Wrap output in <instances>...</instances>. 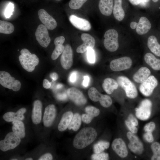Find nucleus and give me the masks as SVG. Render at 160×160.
Instances as JSON below:
<instances>
[{
	"label": "nucleus",
	"mask_w": 160,
	"mask_h": 160,
	"mask_svg": "<svg viewBox=\"0 0 160 160\" xmlns=\"http://www.w3.org/2000/svg\"><path fill=\"white\" fill-rule=\"evenodd\" d=\"M97 136V131L94 128L92 127L83 128L74 137L72 143L73 147L77 150L84 149L94 142Z\"/></svg>",
	"instance_id": "nucleus-1"
},
{
	"label": "nucleus",
	"mask_w": 160,
	"mask_h": 160,
	"mask_svg": "<svg viewBox=\"0 0 160 160\" xmlns=\"http://www.w3.org/2000/svg\"><path fill=\"white\" fill-rule=\"evenodd\" d=\"M20 53L21 55L19 56V60L22 66L27 71L32 72L39 63V58L36 55L31 53L25 48L22 49Z\"/></svg>",
	"instance_id": "nucleus-2"
},
{
	"label": "nucleus",
	"mask_w": 160,
	"mask_h": 160,
	"mask_svg": "<svg viewBox=\"0 0 160 160\" xmlns=\"http://www.w3.org/2000/svg\"><path fill=\"white\" fill-rule=\"evenodd\" d=\"M126 136L129 141L127 145L129 151L136 155H142L144 151V146L139 137L129 131L127 132Z\"/></svg>",
	"instance_id": "nucleus-3"
},
{
	"label": "nucleus",
	"mask_w": 160,
	"mask_h": 160,
	"mask_svg": "<svg viewBox=\"0 0 160 160\" xmlns=\"http://www.w3.org/2000/svg\"><path fill=\"white\" fill-rule=\"evenodd\" d=\"M152 103L148 99L143 100L135 109V114L138 119L146 121L149 119L152 113Z\"/></svg>",
	"instance_id": "nucleus-4"
},
{
	"label": "nucleus",
	"mask_w": 160,
	"mask_h": 160,
	"mask_svg": "<svg viewBox=\"0 0 160 160\" xmlns=\"http://www.w3.org/2000/svg\"><path fill=\"white\" fill-rule=\"evenodd\" d=\"M103 44L105 48L110 52L116 51L119 47L118 33L115 29L107 30L104 35Z\"/></svg>",
	"instance_id": "nucleus-5"
},
{
	"label": "nucleus",
	"mask_w": 160,
	"mask_h": 160,
	"mask_svg": "<svg viewBox=\"0 0 160 160\" xmlns=\"http://www.w3.org/2000/svg\"><path fill=\"white\" fill-rule=\"evenodd\" d=\"M119 85L124 91L126 96L131 99L136 98L138 95V91L134 84L127 77L120 76L117 79Z\"/></svg>",
	"instance_id": "nucleus-6"
},
{
	"label": "nucleus",
	"mask_w": 160,
	"mask_h": 160,
	"mask_svg": "<svg viewBox=\"0 0 160 160\" xmlns=\"http://www.w3.org/2000/svg\"><path fill=\"white\" fill-rule=\"evenodd\" d=\"M0 84L3 87L17 92L21 87V84L18 80L15 79L9 73L5 71H0Z\"/></svg>",
	"instance_id": "nucleus-7"
},
{
	"label": "nucleus",
	"mask_w": 160,
	"mask_h": 160,
	"mask_svg": "<svg viewBox=\"0 0 160 160\" xmlns=\"http://www.w3.org/2000/svg\"><path fill=\"white\" fill-rule=\"evenodd\" d=\"M20 138L13 132L8 133L4 139L0 141V149L6 151L15 148L20 143Z\"/></svg>",
	"instance_id": "nucleus-8"
},
{
	"label": "nucleus",
	"mask_w": 160,
	"mask_h": 160,
	"mask_svg": "<svg viewBox=\"0 0 160 160\" xmlns=\"http://www.w3.org/2000/svg\"><path fill=\"white\" fill-rule=\"evenodd\" d=\"M111 148L116 155L121 159H125L128 155L129 150L127 145L121 138L114 139L112 142Z\"/></svg>",
	"instance_id": "nucleus-9"
},
{
	"label": "nucleus",
	"mask_w": 160,
	"mask_h": 160,
	"mask_svg": "<svg viewBox=\"0 0 160 160\" xmlns=\"http://www.w3.org/2000/svg\"><path fill=\"white\" fill-rule=\"evenodd\" d=\"M132 64V60L130 57L124 56L112 60L110 63V67L113 71H119L129 69Z\"/></svg>",
	"instance_id": "nucleus-10"
},
{
	"label": "nucleus",
	"mask_w": 160,
	"mask_h": 160,
	"mask_svg": "<svg viewBox=\"0 0 160 160\" xmlns=\"http://www.w3.org/2000/svg\"><path fill=\"white\" fill-rule=\"evenodd\" d=\"M158 84V81L156 78L153 75H150L145 81L141 83L139 90L143 96L149 97L152 94Z\"/></svg>",
	"instance_id": "nucleus-11"
},
{
	"label": "nucleus",
	"mask_w": 160,
	"mask_h": 160,
	"mask_svg": "<svg viewBox=\"0 0 160 160\" xmlns=\"http://www.w3.org/2000/svg\"><path fill=\"white\" fill-rule=\"evenodd\" d=\"M35 35L39 44L42 47L46 48L51 41L48 29L43 24L39 25L36 30Z\"/></svg>",
	"instance_id": "nucleus-12"
},
{
	"label": "nucleus",
	"mask_w": 160,
	"mask_h": 160,
	"mask_svg": "<svg viewBox=\"0 0 160 160\" xmlns=\"http://www.w3.org/2000/svg\"><path fill=\"white\" fill-rule=\"evenodd\" d=\"M67 95L69 99L77 105L82 106L87 103L86 98L83 93L75 87L69 88Z\"/></svg>",
	"instance_id": "nucleus-13"
},
{
	"label": "nucleus",
	"mask_w": 160,
	"mask_h": 160,
	"mask_svg": "<svg viewBox=\"0 0 160 160\" xmlns=\"http://www.w3.org/2000/svg\"><path fill=\"white\" fill-rule=\"evenodd\" d=\"M61 64L64 69H70L73 63V53L70 45L66 44L62 52L60 59Z\"/></svg>",
	"instance_id": "nucleus-14"
},
{
	"label": "nucleus",
	"mask_w": 160,
	"mask_h": 160,
	"mask_svg": "<svg viewBox=\"0 0 160 160\" xmlns=\"http://www.w3.org/2000/svg\"><path fill=\"white\" fill-rule=\"evenodd\" d=\"M39 19L48 30H53L57 26L56 20L44 9H41L38 12Z\"/></svg>",
	"instance_id": "nucleus-15"
},
{
	"label": "nucleus",
	"mask_w": 160,
	"mask_h": 160,
	"mask_svg": "<svg viewBox=\"0 0 160 160\" xmlns=\"http://www.w3.org/2000/svg\"><path fill=\"white\" fill-rule=\"evenodd\" d=\"M56 110L53 104H50L47 106L44 111L43 119L44 126L49 127L52 124L56 116Z\"/></svg>",
	"instance_id": "nucleus-16"
},
{
	"label": "nucleus",
	"mask_w": 160,
	"mask_h": 160,
	"mask_svg": "<svg viewBox=\"0 0 160 160\" xmlns=\"http://www.w3.org/2000/svg\"><path fill=\"white\" fill-rule=\"evenodd\" d=\"M69 19L72 25L78 29L87 31L91 28L90 22L85 19L79 17L74 15H71Z\"/></svg>",
	"instance_id": "nucleus-17"
},
{
	"label": "nucleus",
	"mask_w": 160,
	"mask_h": 160,
	"mask_svg": "<svg viewBox=\"0 0 160 160\" xmlns=\"http://www.w3.org/2000/svg\"><path fill=\"white\" fill-rule=\"evenodd\" d=\"M81 38L83 43L77 48L76 51L77 53H83L87 50L88 48L94 47L95 40L90 35L87 33H83L81 35Z\"/></svg>",
	"instance_id": "nucleus-18"
},
{
	"label": "nucleus",
	"mask_w": 160,
	"mask_h": 160,
	"mask_svg": "<svg viewBox=\"0 0 160 160\" xmlns=\"http://www.w3.org/2000/svg\"><path fill=\"white\" fill-rule=\"evenodd\" d=\"M26 109L23 108L20 109L16 112L11 111L5 113L3 118L6 121L12 122L16 120H23L25 118L24 114L26 112Z\"/></svg>",
	"instance_id": "nucleus-19"
},
{
	"label": "nucleus",
	"mask_w": 160,
	"mask_h": 160,
	"mask_svg": "<svg viewBox=\"0 0 160 160\" xmlns=\"http://www.w3.org/2000/svg\"><path fill=\"white\" fill-rule=\"evenodd\" d=\"M65 41V38L63 36L57 37L55 38L54 43L55 47L52 54L51 57L53 60L57 59L62 54L65 47L63 45Z\"/></svg>",
	"instance_id": "nucleus-20"
},
{
	"label": "nucleus",
	"mask_w": 160,
	"mask_h": 160,
	"mask_svg": "<svg viewBox=\"0 0 160 160\" xmlns=\"http://www.w3.org/2000/svg\"><path fill=\"white\" fill-rule=\"evenodd\" d=\"M42 104L39 100L35 101L33 103L31 119L33 122L35 124H39L41 121L42 116Z\"/></svg>",
	"instance_id": "nucleus-21"
},
{
	"label": "nucleus",
	"mask_w": 160,
	"mask_h": 160,
	"mask_svg": "<svg viewBox=\"0 0 160 160\" xmlns=\"http://www.w3.org/2000/svg\"><path fill=\"white\" fill-rule=\"evenodd\" d=\"M151 24L146 17H141L137 23L136 32L139 35H143L147 33L151 28Z\"/></svg>",
	"instance_id": "nucleus-22"
},
{
	"label": "nucleus",
	"mask_w": 160,
	"mask_h": 160,
	"mask_svg": "<svg viewBox=\"0 0 160 160\" xmlns=\"http://www.w3.org/2000/svg\"><path fill=\"white\" fill-rule=\"evenodd\" d=\"M113 0H100L98 7L101 13L106 16L110 15L113 12Z\"/></svg>",
	"instance_id": "nucleus-23"
},
{
	"label": "nucleus",
	"mask_w": 160,
	"mask_h": 160,
	"mask_svg": "<svg viewBox=\"0 0 160 160\" xmlns=\"http://www.w3.org/2000/svg\"><path fill=\"white\" fill-rule=\"evenodd\" d=\"M151 72L146 67L140 68L134 74L133 79L135 82L141 83L145 81L150 76Z\"/></svg>",
	"instance_id": "nucleus-24"
},
{
	"label": "nucleus",
	"mask_w": 160,
	"mask_h": 160,
	"mask_svg": "<svg viewBox=\"0 0 160 160\" xmlns=\"http://www.w3.org/2000/svg\"><path fill=\"white\" fill-rule=\"evenodd\" d=\"M73 115V112L70 111L63 114L58 125V129L60 131H64L68 128Z\"/></svg>",
	"instance_id": "nucleus-25"
},
{
	"label": "nucleus",
	"mask_w": 160,
	"mask_h": 160,
	"mask_svg": "<svg viewBox=\"0 0 160 160\" xmlns=\"http://www.w3.org/2000/svg\"><path fill=\"white\" fill-rule=\"evenodd\" d=\"M119 85L117 81L114 79L109 78L105 79L102 85L104 90L109 95L111 94L114 90L117 89Z\"/></svg>",
	"instance_id": "nucleus-26"
},
{
	"label": "nucleus",
	"mask_w": 160,
	"mask_h": 160,
	"mask_svg": "<svg viewBox=\"0 0 160 160\" xmlns=\"http://www.w3.org/2000/svg\"><path fill=\"white\" fill-rule=\"evenodd\" d=\"M122 0H114L113 12L115 18L121 21L124 18L125 12L122 6Z\"/></svg>",
	"instance_id": "nucleus-27"
},
{
	"label": "nucleus",
	"mask_w": 160,
	"mask_h": 160,
	"mask_svg": "<svg viewBox=\"0 0 160 160\" xmlns=\"http://www.w3.org/2000/svg\"><path fill=\"white\" fill-rule=\"evenodd\" d=\"M145 63L152 69L156 71L160 70V60L156 58L153 54L147 53L144 55Z\"/></svg>",
	"instance_id": "nucleus-28"
},
{
	"label": "nucleus",
	"mask_w": 160,
	"mask_h": 160,
	"mask_svg": "<svg viewBox=\"0 0 160 160\" xmlns=\"http://www.w3.org/2000/svg\"><path fill=\"white\" fill-rule=\"evenodd\" d=\"M147 46L151 52L156 55L160 57V44L155 36L152 35L148 37Z\"/></svg>",
	"instance_id": "nucleus-29"
},
{
	"label": "nucleus",
	"mask_w": 160,
	"mask_h": 160,
	"mask_svg": "<svg viewBox=\"0 0 160 160\" xmlns=\"http://www.w3.org/2000/svg\"><path fill=\"white\" fill-rule=\"evenodd\" d=\"M13 132L17 135L20 138H23L25 136L24 125L21 120H16L12 122Z\"/></svg>",
	"instance_id": "nucleus-30"
},
{
	"label": "nucleus",
	"mask_w": 160,
	"mask_h": 160,
	"mask_svg": "<svg viewBox=\"0 0 160 160\" xmlns=\"http://www.w3.org/2000/svg\"><path fill=\"white\" fill-rule=\"evenodd\" d=\"M82 121L81 115L78 113H75L68 127V129L74 131L78 130L81 127Z\"/></svg>",
	"instance_id": "nucleus-31"
},
{
	"label": "nucleus",
	"mask_w": 160,
	"mask_h": 160,
	"mask_svg": "<svg viewBox=\"0 0 160 160\" xmlns=\"http://www.w3.org/2000/svg\"><path fill=\"white\" fill-rule=\"evenodd\" d=\"M14 25L11 23L5 20H0V33L10 34L14 30Z\"/></svg>",
	"instance_id": "nucleus-32"
},
{
	"label": "nucleus",
	"mask_w": 160,
	"mask_h": 160,
	"mask_svg": "<svg viewBox=\"0 0 160 160\" xmlns=\"http://www.w3.org/2000/svg\"><path fill=\"white\" fill-rule=\"evenodd\" d=\"M110 143L105 140H100L95 144L93 147L94 153H98L104 152L110 147Z\"/></svg>",
	"instance_id": "nucleus-33"
},
{
	"label": "nucleus",
	"mask_w": 160,
	"mask_h": 160,
	"mask_svg": "<svg viewBox=\"0 0 160 160\" xmlns=\"http://www.w3.org/2000/svg\"><path fill=\"white\" fill-rule=\"evenodd\" d=\"M88 94L90 99L95 102L99 101L102 95L94 87H91L89 89Z\"/></svg>",
	"instance_id": "nucleus-34"
},
{
	"label": "nucleus",
	"mask_w": 160,
	"mask_h": 160,
	"mask_svg": "<svg viewBox=\"0 0 160 160\" xmlns=\"http://www.w3.org/2000/svg\"><path fill=\"white\" fill-rule=\"evenodd\" d=\"M99 101L101 105L105 108L110 107L112 104L111 98L107 95L102 94Z\"/></svg>",
	"instance_id": "nucleus-35"
},
{
	"label": "nucleus",
	"mask_w": 160,
	"mask_h": 160,
	"mask_svg": "<svg viewBox=\"0 0 160 160\" xmlns=\"http://www.w3.org/2000/svg\"><path fill=\"white\" fill-rule=\"evenodd\" d=\"M88 0H70L68 4L69 7L73 9L81 8Z\"/></svg>",
	"instance_id": "nucleus-36"
},
{
	"label": "nucleus",
	"mask_w": 160,
	"mask_h": 160,
	"mask_svg": "<svg viewBox=\"0 0 160 160\" xmlns=\"http://www.w3.org/2000/svg\"><path fill=\"white\" fill-rule=\"evenodd\" d=\"M85 111L86 113L93 118L96 117L98 116L100 114V110L92 106H88L85 108Z\"/></svg>",
	"instance_id": "nucleus-37"
},
{
	"label": "nucleus",
	"mask_w": 160,
	"mask_h": 160,
	"mask_svg": "<svg viewBox=\"0 0 160 160\" xmlns=\"http://www.w3.org/2000/svg\"><path fill=\"white\" fill-rule=\"evenodd\" d=\"M91 158L93 160H108L109 159V156L108 153L104 151L94 153L91 155Z\"/></svg>",
	"instance_id": "nucleus-38"
},
{
	"label": "nucleus",
	"mask_w": 160,
	"mask_h": 160,
	"mask_svg": "<svg viewBox=\"0 0 160 160\" xmlns=\"http://www.w3.org/2000/svg\"><path fill=\"white\" fill-rule=\"evenodd\" d=\"M124 124L128 131L135 134L138 132V128L137 127L134 125L127 119L124 120Z\"/></svg>",
	"instance_id": "nucleus-39"
},
{
	"label": "nucleus",
	"mask_w": 160,
	"mask_h": 160,
	"mask_svg": "<svg viewBox=\"0 0 160 160\" xmlns=\"http://www.w3.org/2000/svg\"><path fill=\"white\" fill-rule=\"evenodd\" d=\"M156 125L153 121H150L147 123L144 126L143 130L144 132H152L156 128Z\"/></svg>",
	"instance_id": "nucleus-40"
},
{
	"label": "nucleus",
	"mask_w": 160,
	"mask_h": 160,
	"mask_svg": "<svg viewBox=\"0 0 160 160\" xmlns=\"http://www.w3.org/2000/svg\"><path fill=\"white\" fill-rule=\"evenodd\" d=\"M87 58L89 63H93L95 62V55L93 48L89 47L87 50Z\"/></svg>",
	"instance_id": "nucleus-41"
},
{
	"label": "nucleus",
	"mask_w": 160,
	"mask_h": 160,
	"mask_svg": "<svg viewBox=\"0 0 160 160\" xmlns=\"http://www.w3.org/2000/svg\"><path fill=\"white\" fill-rule=\"evenodd\" d=\"M150 147L153 155L160 154V143H159L157 142L152 143Z\"/></svg>",
	"instance_id": "nucleus-42"
},
{
	"label": "nucleus",
	"mask_w": 160,
	"mask_h": 160,
	"mask_svg": "<svg viewBox=\"0 0 160 160\" xmlns=\"http://www.w3.org/2000/svg\"><path fill=\"white\" fill-rule=\"evenodd\" d=\"M134 125L137 127L139 124L138 119L136 116L135 114L132 113H129L126 118Z\"/></svg>",
	"instance_id": "nucleus-43"
},
{
	"label": "nucleus",
	"mask_w": 160,
	"mask_h": 160,
	"mask_svg": "<svg viewBox=\"0 0 160 160\" xmlns=\"http://www.w3.org/2000/svg\"><path fill=\"white\" fill-rule=\"evenodd\" d=\"M143 138L146 142L149 143H152L154 140L152 132H144L143 135Z\"/></svg>",
	"instance_id": "nucleus-44"
},
{
	"label": "nucleus",
	"mask_w": 160,
	"mask_h": 160,
	"mask_svg": "<svg viewBox=\"0 0 160 160\" xmlns=\"http://www.w3.org/2000/svg\"><path fill=\"white\" fill-rule=\"evenodd\" d=\"M13 11V5L10 3L7 6L5 11V15L7 18H9L12 14Z\"/></svg>",
	"instance_id": "nucleus-45"
},
{
	"label": "nucleus",
	"mask_w": 160,
	"mask_h": 160,
	"mask_svg": "<svg viewBox=\"0 0 160 160\" xmlns=\"http://www.w3.org/2000/svg\"><path fill=\"white\" fill-rule=\"evenodd\" d=\"M81 117L82 121L87 124L90 123L94 118L86 113L82 114Z\"/></svg>",
	"instance_id": "nucleus-46"
},
{
	"label": "nucleus",
	"mask_w": 160,
	"mask_h": 160,
	"mask_svg": "<svg viewBox=\"0 0 160 160\" xmlns=\"http://www.w3.org/2000/svg\"><path fill=\"white\" fill-rule=\"evenodd\" d=\"M53 159V156L49 153H46L41 156L38 159L39 160H51Z\"/></svg>",
	"instance_id": "nucleus-47"
},
{
	"label": "nucleus",
	"mask_w": 160,
	"mask_h": 160,
	"mask_svg": "<svg viewBox=\"0 0 160 160\" xmlns=\"http://www.w3.org/2000/svg\"><path fill=\"white\" fill-rule=\"evenodd\" d=\"M77 73L76 71H73L71 73L70 76V80L71 82H74L76 79Z\"/></svg>",
	"instance_id": "nucleus-48"
},
{
	"label": "nucleus",
	"mask_w": 160,
	"mask_h": 160,
	"mask_svg": "<svg viewBox=\"0 0 160 160\" xmlns=\"http://www.w3.org/2000/svg\"><path fill=\"white\" fill-rule=\"evenodd\" d=\"M43 85L45 88L48 89L51 87V83L47 79H44L43 81Z\"/></svg>",
	"instance_id": "nucleus-49"
},
{
	"label": "nucleus",
	"mask_w": 160,
	"mask_h": 160,
	"mask_svg": "<svg viewBox=\"0 0 160 160\" xmlns=\"http://www.w3.org/2000/svg\"><path fill=\"white\" fill-rule=\"evenodd\" d=\"M89 78L87 76H85L84 77V80L83 82V85L85 87H87L89 83Z\"/></svg>",
	"instance_id": "nucleus-50"
},
{
	"label": "nucleus",
	"mask_w": 160,
	"mask_h": 160,
	"mask_svg": "<svg viewBox=\"0 0 160 160\" xmlns=\"http://www.w3.org/2000/svg\"><path fill=\"white\" fill-rule=\"evenodd\" d=\"M57 98L60 100H64L67 98V96L65 94H59L57 95Z\"/></svg>",
	"instance_id": "nucleus-51"
},
{
	"label": "nucleus",
	"mask_w": 160,
	"mask_h": 160,
	"mask_svg": "<svg viewBox=\"0 0 160 160\" xmlns=\"http://www.w3.org/2000/svg\"><path fill=\"white\" fill-rule=\"evenodd\" d=\"M50 77L52 79L53 81L56 80L58 77V74L55 72H53L51 73L50 75Z\"/></svg>",
	"instance_id": "nucleus-52"
},
{
	"label": "nucleus",
	"mask_w": 160,
	"mask_h": 160,
	"mask_svg": "<svg viewBox=\"0 0 160 160\" xmlns=\"http://www.w3.org/2000/svg\"><path fill=\"white\" fill-rule=\"evenodd\" d=\"M129 2L133 5H137L139 4L141 2V0H129Z\"/></svg>",
	"instance_id": "nucleus-53"
},
{
	"label": "nucleus",
	"mask_w": 160,
	"mask_h": 160,
	"mask_svg": "<svg viewBox=\"0 0 160 160\" xmlns=\"http://www.w3.org/2000/svg\"><path fill=\"white\" fill-rule=\"evenodd\" d=\"M137 24V23L136 22L132 21L130 23V27L131 29H134L136 28Z\"/></svg>",
	"instance_id": "nucleus-54"
},
{
	"label": "nucleus",
	"mask_w": 160,
	"mask_h": 160,
	"mask_svg": "<svg viewBox=\"0 0 160 160\" xmlns=\"http://www.w3.org/2000/svg\"><path fill=\"white\" fill-rule=\"evenodd\" d=\"M151 159V160H160V154L158 155H152Z\"/></svg>",
	"instance_id": "nucleus-55"
},
{
	"label": "nucleus",
	"mask_w": 160,
	"mask_h": 160,
	"mask_svg": "<svg viewBox=\"0 0 160 160\" xmlns=\"http://www.w3.org/2000/svg\"><path fill=\"white\" fill-rule=\"evenodd\" d=\"M63 86V85L61 84H58L57 85L56 87L57 89H59L62 87Z\"/></svg>",
	"instance_id": "nucleus-56"
},
{
	"label": "nucleus",
	"mask_w": 160,
	"mask_h": 160,
	"mask_svg": "<svg viewBox=\"0 0 160 160\" xmlns=\"http://www.w3.org/2000/svg\"><path fill=\"white\" fill-rule=\"evenodd\" d=\"M25 160H33V159L32 158H27Z\"/></svg>",
	"instance_id": "nucleus-57"
},
{
	"label": "nucleus",
	"mask_w": 160,
	"mask_h": 160,
	"mask_svg": "<svg viewBox=\"0 0 160 160\" xmlns=\"http://www.w3.org/2000/svg\"><path fill=\"white\" fill-rule=\"evenodd\" d=\"M154 2H157L159 0H152Z\"/></svg>",
	"instance_id": "nucleus-58"
},
{
	"label": "nucleus",
	"mask_w": 160,
	"mask_h": 160,
	"mask_svg": "<svg viewBox=\"0 0 160 160\" xmlns=\"http://www.w3.org/2000/svg\"><path fill=\"white\" fill-rule=\"evenodd\" d=\"M143 0L148 2H149L150 0Z\"/></svg>",
	"instance_id": "nucleus-59"
},
{
	"label": "nucleus",
	"mask_w": 160,
	"mask_h": 160,
	"mask_svg": "<svg viewBox=\"0 0 160 160\" xmlns=\"http://www.w3.org/2000/svg\"><path fill=\"white\" fill-rule=\"evenodd\" d=\"M11 160H17V159H12Z\"/></svg>",
	"instance_id": "nucleus-60"
},
{
	"label": "nucleus",
	"mask_w": 160,
	"mask_h": 160,
	"mask_svg": "<svg viewBox=\"0 0 160 160\" xmlns=\"http://www.w3.org/2000/svg\"><path fill=\"white\" fill-rule=\"evenodd\" d=\"M56 0V1H60L61 0Z\"/></svg>",
	"instance_id": "nucleus-61"
}]
</instances>
